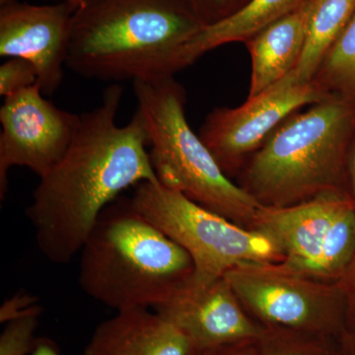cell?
I'll list each match as a JSON object with an SVG mask.
<instances>
[{"label": "cell", "instance_id": "6da1fadb", "mask_svg": "<svg viewBox=\"0 0 355 355\" xmlns=\"http://www.w3.org/2000/svg\"><path fill=\"white\" fill-rule=\"evenodd\" d=\"M123 87L113 83L101 104L80 114L76 135L58 164L40 178L27 209L37 245L49 261L69 263L80 253L103 210L121 191L158 182L139 114L116 123Z\"/></svg>", "mask_w": 355, "mask_h": 355}, {"label": "cell", "instance_id": "7a4b0ae2", "mask_svg": "<svg viewBox=\"0 0 355 355\" xmlns=\"http://www.w3.org/2000/svg\"><path fill=\"white\" fill-rule=\"evenodd\" d=\"M202 26L186 0H85L72 15L67 67L104 83L175 76Z\"/></svg>", "mask_w": 355, "mask_h": 355}, {"label": "cell", "instance_id": "3957f363", "mask_svg": "<svg viewBox=\"0 0 355 355\" xmlns=\"http://www.w3.org/2000/svg\"><path fill=\"white\" fill-rule=\"evenodd\" d=\"M193 275L190 254L137 211L128 198L103 210L80 251L78 282L116 311L153 308Z\"/></svg>", "mask_w": 355, "mask_h": 355}, {"label": "cell", "instance_id": "277c9868", "mask_svg": "<svg viewBox=\"0 0 355 355\" xmlns=\"http://www.w3.org/2000/svg\"><path fill=\"white\" fill-rule=\"evenodd\" d=\"M355 102L331 97L291 114L248 160L237 184L263 207L347 191Z\"/></svg>", "mask_w": 355, "mask_h": 355}, {"label": "cell", "instance_id": "5b68a950", "mask_svg": "<svg viewBox=\"0 0 355 355\" xmlns=\"http://www.w3.org/2000/svg\"><path fill=\"white\" fill-rule=\"evenodd\" d=\"M139 114L148 137L159 183L205 209L254 229L261 207L226 176L186 116L187 94L174 76L133 83Z\"/></svg>", "mask_w": 355, "mask_h": 355}, {"label": "cell", "instance_id": "8992f818", "mask_svg": "<svg viewBox=\"0 0 355 355\" xmlns=\"http://www.w3.org/2000/svg\"><path fill=\"white\" fill-rule=\"evenodd\" d=\"M135 209L183 248L193 260L191 280L207 284L245 263L284 261L279 248L265 233L228 220L156 182L135 186Z\"/></svg>", "mask_w": 355, "mask_h": 355}, {"label": "cell", "instance_id": "52a82bcc", "mask_svg": "<svg viewBox=\"0 0 355 355\" xmlns=\"http://www.w3.org/2000/svg\"><path fill=\"white\" fill-rule=\"evenodd\" d=\"M224 277L248 314L263 328L334 342L347 328V299L340 282L307 279L272 263H240Z\"/></svg>", "mask_w": 355, "mask_h": 355}, {"label": "cell", "instance_id": "ba28073f", "mask_svg": "<svg viewBox=\"0 0 355 355\" xmlns=\"http://www.w3.org/2000/svg\"><path fill=\"white\" fill-rule=\"evenodd\" d=\"M328 98L314 83H297L291 73L265 92L248 97L241 106L212 110L198 135L224 174L237 178L282 121Z\"/></svg>", "mask_w": 355, "mask_h": 355}, {"label": "cell", "instance_id": "9c48e42d", "mask_svg": "<svg viewBox=\"0 0 355 355\" xmlns=\"http://www.w3.org/2000/svg\"><path fill=\"white\" fill-rule=\"evenodd\" d=\"M80 114L58 108L38 84L4 98L0 108V198L8 190V172L26 167L39 178L51 171L73 139Z\"/></svg>", "mask_w": 355, "mask_h": 355}, {"label": "cell", "instance_id": "30bf717a", "mask_svg": "<svg viewBox=\"0 0 355 355\" xmlns=\"http://www.w3.org/2000/svg\"><path fill=\"white\" fill-rule=\"evenodd\" d=\"M74 11L64 2L38 6L13 0L0 6V57L31 62L44 95L55 94L62 85Z\"/></svg>", "mask_w": 355, "mask_h": 355}, {"label": "cell", "instance_id": "8fae6325", "mask_svg": "<svg viewBox=\"0 0 355 355\" xmlns=\"http://www.w3.org/2000/svg\"><path fill=\"white\" fill-rule=\"evenodd\" d=\"M153 310L179 329L198 352L257 340L265 331L243 308L224 277L207 284L190 279Z\"/></svg>", "mask_w": 355, "mask_h": 355}, {"label": "cell", "instance_id": "7c38bea8", "mask_svg": "<svg viewBox=\"0 0 355 355\" xmlns=\"http://www.w3.org/2000/svg\"><path fill=\"white\" fill-rule=\"evenodd\" d=\"M347 191L324 193L307 202L284 207H261L254 230L272 239L284 254L279 265L308 277L328 245L334 222L352 200Z\"/></svg>", "mask_w": 355, "mask_h": 355}, {"label": "cell", "instance_id": "4fadbf2b", "mask_svg": "<svg viewBox=\"0 0 355 355\" xmlns=\"http://www.w3.org/2000/svg\"><path fill=\"white\" fill-rule=\"evenodd\" d=\"M174 324L150 308L116 312L96 327L84 355H198Z\"/></svg>", "mask_w": 355, "mask_h": 355}, {"label": "cell", "instance_id": "5bb4252c", "mask_svg": "<svg viewBox=\"0 0 355 355\" xmlns=\"http://www.w3.org/2000/svg\"><path fill=\"white\" fill-rule=\"evenodd\" d=\"M307 0L246 42L251 55L249 98L265 92L297 67L306 39Z\"/></svg>", "mask_w": 355, "mask_h": 355}, {"label": "cell", "instance_id": "9a60e30c", "mask_svg": "<svg viewBox=\"0 0 355 355\" xmlns=\"http://www.w3.org/2000/svg\"><path fill=\"white\" fill-rule=\"evenodd\" d=\"M305 0H248L223 19L202 26L180 53L178 69H186L207 51L235 42H246Z\"/></svg>", "mask_w": 355, "mask_h": 355}, {"label": "cell", "instance_id": "2e32d148", "mask_svg": "<svg viewBox=\"0 0 355 355\" xmlns=\"http://www.w3.org/2000/svg\"><path fill=\"white\" fill-rule=\"evenodd\" d=\"M307 27L302 55L291 72L296 83H311L355 13V0H307Z\"/></svg>", "mask_w": 355, "mask_h": 355}, {"label": "cell", "instance_id": "e0dca14e", "mask_svg": "<svg viewBox=\"0 0 355 355\" xmlns=\"http://www.w3.org/2000/svg\"><path fill=\"white\" fill-rule=\"evenodd\" d=\"M311 83L329 97L355 102V13Z\"/></svg>", "mask_w": 355, "mask_h": 355}, {"label": "cell", "instance_id": "ac0fdd59", "mask_svg": "<svg viewBox=\"0 0 355 355\" xmlns=\"http://www.w3.org/2000/svg\"><path fill=\"white\" fill-rule=\"evenodd\" d=\"M259 345L261 355H336L334 340L280 329L265 328Z\"/></svg>", "mask_w": 355, "mask_h": 355}, {"label": "cell", "instance_id": "d6986e66", "mask_svg": "<svg viewBox=\"0 0 355 355\" xmlns=\"http://www.w3.org/2000/svg\"><path fill=\"white\" fill-rule=\"evenodd\" d=\"M41 306L24 316L6 324L0 335V355H31L38 338L36 331L41 317Z\"/></svg>", "mask_w": 355, "mask_h": 355}, {"label": "cell", "instance_id": "ffe728a7", "mask_svg": "<svg viewBox=\"0 0 355 355\" xmlns=\"http://www.w3.org/2000/svg\"><path fill=\"white\" fill-rule=\"evenodd\" d=\"M38 84L34 65L23 58H9L0 67V96L7 98Z\"/></svg>", "mask_w": 355, "mask_h": 355}, {"label": "cell", "instance_id": "44dd1931", "mask_svg": "<svg viewBox=\"0 0 355 355\" xmlns=\"http://www.w3.org/2000/svg\"><path fill=\"white\" fill-rule=\"evenodd\" d=\"M203 25L223 19L237 10L238 0H186Z\"/></svg>", "mask_w": 355, "mask_h": 355}, {"label": "cell", "instance_id": "7402d4cb", "mask_svg": "<svg viewBox=\"0 0 355 355\" xmlns=\"http://www.w3.org/2000/svg\"><path fill=\"white\" fill-rule=\"evenodd\" d=\"M38 298L28 292L19 291L4 300L0 307V323L6 324L24 316L40 307Z\"/></svg>", "mask_w": 355, "mask_h": 355}, {"label": "cell", "instance_id": "603a6c76", "mask_svg": "<svg viewBox=\"0 0 355 355\" xmlns=\"http://www.w3.org/2000/svg\"><path fill=\"white\" fill-rule=\"evenodd\" d=\"M340 284L347 299V328H355V258Z\"/></svg>", "mask_w": 355, "mask_h": 355}, {"label": "cell", "instance_id": "cb8c5ba5", "mask_svg": "<svg viewBox=\"0 0 355 355\" xmlns=\"http://www.w3.org/2000/svg\"><path fill=\"white\" fill-rule=\"evenodd\" d=\"M259 340L225 345L218 349L198 352V355H261Z\"/></svg>", "mask_w": 355, "mask_h": 355}, {"label": "cell", "instance_id": "d4e9b609", "mask_svg": "<svg viewBox=\"0 0 355 355\" xmlns=\"http://www.w3.org/2000/svg\"><path fill=\"white\" fill-rule=\"evenodd\" d=\"M336 355H355V328H345L335 342Z\"/></svg>", "mask_w": 355, "mask_h": 355}, {"label": "cell", "instance_id": "484cf974", "mask_svg": "<svg viewBox=\"0 0 355 355\" xmlns=\"http://www.w3.org/2000/svg\"><path fill=\"white\" fill-rule=\"evenodd\" d=\"M347 191L355 203V139H352L347 154Z\"/></svg>", "mask_w": 355, "mask_h": 355}, {"label": "cell", "instance_id": "4316f807", "mask_svg": "<svg viewBox=\"0 0 355 355\" xmlns=\"http://www.w3.org/2000/svg\"><path fill=\"white\" fill-rule=\"evenodd\" d=\"M31 355H62L60 349L55 340L51 338L41 336L37 340L36 347Z\"/></svg>", "mask_w": 355, "mask_h": 355}, {"label": "cell", "instance_id": "83f0119b", "mask_svg": "<svg viewBox=\"0 0 355 355\" xmlns=\"http://www.w3.org/2000/svg\"><path fill=\"white\" fill-rule=\"evenodd\" d=\"M53 1L64 2V3L69 4V6H71L72 8L76 9L77 7L81 6L85 0H53Z\"/></svg>", "mask_w": 355, "mask_h": 355}, {"label": "cell", "instance_id": "f1b7e54d", "mask_svg": "<svg viewBox=\"0 0 355 355\" xmlns=\"http://www.w3.org/2000/svg\"><path fill=\"white\" fill-rule=\"evenodd\" d=\"M13 1V0H0V6H4V4L9 3V2Z\"/></svg>", "mask_w": 355, "mask_h": 355}]
</instances>
